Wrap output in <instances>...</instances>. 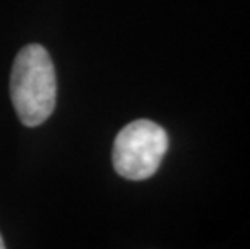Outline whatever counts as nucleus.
Listing matches in <instances>:
<instances>
[{"instance_id":"3","label":"nucleus","mask_w":250,"mask_h":249,"mask_svg":"<svg viewBox=\"0 0 250 249\" xmlns=\"http://www.w3.org/2000/svg\"><path fill=\"white\" fill-rule=\"evenodd\" d=\"M5 245H3V240H2V236H0V249H3Z\"/></svg>"},{"instance_id":"2","label":"nucleus","mask_w":250,"mask_h":249,"mask_svg":"<svg viewBox=\"0 0 250 249\" xmlns=\"http://www.w3.org/2000/svg\"><path fill=\"white\" fill-rule=\"evenodd\" d=\"M168 135L150 120L127 123L115 137L111 160L120 177L141 181L155 175L168 151Z\"/></svg>"},{"instance_id":"1","label":"nucleus","mask_w":250,"mask_h":249,"mask_svg":"<svg viewBox=\"0 0 250 249\" xmlns=\"http://www.w3.org/2000/svg\"><path fill=\"white\" fill-rule=\"evenodd\" d=\"M10 97L24 126H39L54 112L57 76L54 62L42 45L29 44L18 52L10 76Z\"/></svg>"}]
</instances>
